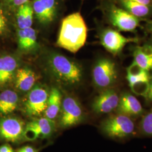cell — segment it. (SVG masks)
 <instances>
[{
  "mask_svg": "<svg viewBox=\"0 0 152 152\" xmlns=\"http://www.w3.org/2000/svg\"><path fill=\"white\" fill-rule=\"evenodd\" d=\"M87 28L80 12L73 13L63 20L57 40L60 48L76 53L86 42Z\"/></svg>",
  "mask_w": 152,
  "mask_h": 152,
  "instance_id": "1",
  "label": "cell"
},
{
  "mask_svg": "<svg viewBox=\"0 0 152 152\" xmlns=\"http://www.w3.org/2000/svg\"><path fill=\"white\" fill-rule=\"evenodd\" d=\"M50 65L55 75L61 81L76 84L81 80V67L63 55H54L50 60Z\"/></svg>",
  "mask_w": 152,
  "mask_h": 152,
  "instance_id": "2",
  "label": "cell"
},
{
  "mask_svg": "<svg viewBox=\"0 0 152 152\" xmlns=\"http://www.w3.org/2000/svg\"><path fill=\"white\" fill-rule=\"evenodd\" d=\"M102 129L109 137L125 138L134 133L135 124L130 117L117 113L110 116L104 122Z\"/></svg>",
  "mask_w": 152,
  "mask_h": 152,
  "instance_id": "3",
  "label": "cell"
},
{
  "mask_svg": "<svg viewBox=\"0 0 152 152\" xmlns=\"http://www.w3.org/2000/svg\"><path fill=\"white\" fill-rule=\"evenodd\" d=\"M117 77L118 71L115 64L108 58L98 60L93 68V81L99 88H110L117 81Z\"/></svg>",
  "mask_w": 152,
  "mask_h": 152,
  "instance_id": "4",
  "label": "cell"
},
{
  "mask_svg": "<svg viewBox=\"0 0 152 152\" xmlns=\"http://www.w3.org/2000/svg\"><path fill=\"white\" fill-rule=\"evenodd\" d=\"M126 80L132 92L146 98L152 80L149 72L141 68L133 61L127 68Z\"/></svg>",
  "mask_w": 152,
  "mask_h": 152,
  "instance_id": "5",
  "label": "cell"
},
{
  "mask_svg": "<svg viewBox=\"0 0 152 152\" xmlns=\"http://www.w3.org/2000/svg\"><path fill=\"white\" fill-rule=\"evenodd\" d=\"M108 16L110 23L119 31L134 32L140 26V19L113 4L109 6Z\"/></svg>",
  "mask_w": 152,
  "mask_h": 152,
  "instance_id": "6",
  "label": "cell"
},
{
  "mask_svg": "<svg viewBox=\"0 0 152 152\" xmlns=\"http://www.w3.org/2000/svg\"><path fill=\"white\" fill-rule=\"evenodd\" d=\"M26 125L22 120L15 117L4 116L0 118V139L18 142L24 139Z\"/></svg>",
  "mask_w": 152,
  "mask_h": 152,
  "instance_id": "7",
  "label": "cell"
},
{
  "mask_svg": "<svg viewBox=\"0 0 152 152\" xmlns=\"http://www.w3.org/2000/svg\"><path fill=\"white\" fill-rule=\"evenodd\" d=\"M100 39L104 48L114 56L120 54L127 44L139 41L137 38L126 37L118 31L109 28L104 30Z\"/></svg>",
  "mask_w": 152,
  "mask_h": 152,
  "instance_id": "8",
  "label": "cell"
},
{
  "mask_svg": "<svg viewBox=\"0 0 152 152\" xmlns=\"http://www.w3.org/2000/svg\"><path fill=\"white\" fill-rule=\"evenodd\" d=\"M49 94L41 86L33 87L28 93L24 104L26 113L29 116H38L45 113Z\"/></svg>",
  "mask_w": 152,
  "mask_h": 152,
  "instance_id": "9",
  "label": "cell"
},
{
  "mask_svg": "<svg viewBox=\"0 0 152 152\" xmlns=\"http://www.w3.org/2000/svg\"><path fill=\"white\" fill-rule=\"evenodd\" d=\"M59 124L63 127H69L80 123L83 118L81 107L75 99L65 98L62 103Z\"/></svg>",
  "mask_w": 152,
  "mask_h": 152,
  "instance_id": "10",
  "label": "cell"
},
{
  "mask_svg": "<svg viewBox=\"0 0 152 152\" xmlns=\"http://www.w3.org/2000/svg\"><path fill=\"white\" fill-rule=\"evenodd\" d=\"M55 130V124L53 120L42 117L33 120L26 125L24 139L34 140L44 139L51 136Z\"/></svg>",
  "mask_w": 152,
  "mask_h": 152,
  "instance_id": "11",
  "label": "cell"
},
{
  "mask_svg": "<svg viewBox=\"0 0 152 152\" xmlns=\"http://www.w3.org/2000/svg\"><path fill=\"white\" fill-rule=\"evenodd\" d=\"M119 100L120 96L115 90L105 88L95 98L92 103V109L98 114L109 113L116 110Z\"/></svg>",
  "mask_w": 152,
  "mask_h": 152,
  "instance_id": "12",
  "label": "cell"
},
{
  "mask_svg": "<svg viewBox=\"0 0 152 152\" xmlns=\"http://www.w3.org/2000/svg\"><path fill=\"white\" fill-rule=\"evenodd\" d=\"M117 113L124 114L130 117L139 116L143 113L141 103L137 99L129 92H124L120 96Z\"/></svg>",
  "mask_w": 152,
  "mask_h": 152,
  "instance_id": "13",
  "label": "cell"
},
{
  "mask_svg": "<svg viewBox=\"0 0 152 152\" xmlns=\"http://www.w3.org/2000/svg\"><path fill=\"white\" fill-rule=\"evenodd\" d=\"M33 10L38 21L47 24L53 21L56 14L55 0H34Z\"/></svg>",
  "mask_w": 152,
  "mask_h": 152,
  "instance_id": "14",
  "label": "cell"
},
{
  "mask_svg": "<svg viewBox=\"0 0 152 152\" xmlns=\"http://www.w3.org/2000/svg\"><path fill=\"white\" fill-rule=\"evenodd\" d=\"M18 66V61L13 56H0V87L5 86L14 80Z\"/></svg>",
  "mask_w": 152,
  "mask_h": 152,
  "instance_id": "15",
  "label": "cell"
},
{
  "mask_svg": "<svg viewBox=\"0 0 152 152\" xmlns=\"http://www.w3.org/2000/svg\"><path fill=\"white\" fill-rule=\"evenodd\" d=\"M15 78L16 88L23 92L30 91L37 79L35 73L27 68L18 69Z\"/></svg>",
  "mask_w": 152,
  "mask_h": 152,
  "instance_id": "16",
  "label": "cell"
},
{
  "mask_svg": "<svg viewBox=\"0 0 152 152\" xmlns=\"http://www.w3.org/2000/svg\"><path fill=\"white\" fill-rule=\"evenodd\" d=\"M19 97L15 91L5 90L0 92V115L7 116L13 113L18 106Z\"/></svg>",
  "mask_w": 152,
  "mask_h": 152,
  "instance_id": "17",
  "label": "cell"
},
{
  "mask_svg": "<svg viewBox=\"0 0 152 152\" xmlns=\"http://www.w3.org/2000/svg\"><path fill=\"white\" fill-rule=\"evenodd\" d=\"M117 1L121 7L139 19H141L152 15V6L127 0H117Z\"/></svg>",
  "mask_w": 152,
  "mask_h": 152,
  "instance_id": "18",
  "label": "cell"
},
{
  "mask_svg": "<svg viewBox=\"0 0 152 152\" xmlns=\"http://www.w3.org/2000/svg\"><path fill=\"white\" fill-rule=\"evenodd\" d=\"M61 105V95L59 90L56 88L51 89L49 94L46 109L45 111V117L53 120L60 112Z\"/></svg>",
  "mask_w": 152,
  "mask_h": 152,
  "instance_id": "19",
  "label": "cell"
},
{
  "mask_svg": "<svg viewBox=\"0 0 152 152\" xmlns=\"http://www.w3.org/2000/svg\"><path fill=\"white\" fill-rule=\"evenodd\" d=\"M134 62L141 68L152 71V48L136 47L134 51Z\"/></svg>",
  "mask_w": 152,
  "mask_h": 152,
  "instance_id": "20",
  "label": "cell"
},
{
  "mask_svg": "<svg viewBox=\"0 0 152 152\" xmlns=\"http://www.w3.org/2000/svg\"><path fill=\"white\" fill-rule=\"evenodd\" d=\"M18 39L19 48L23 51H29L34 49L37 44L36 31L32 27L19 29Z\"/></svg>",
  "mask_w": 152,
  "mask_h": 152,
  "instance_id": "21",
  "label": "cell"
},
{
  "mask_svg": "<svg viewBox=\"0 0 152 152\" xmlns=\"http://www.w3.org/2000/svg\"><path fill=\"white\" fill-rule=\"evenodd\" d=\"M33 13L32 6L28 2L18 7L16 14V22L19 29L31 27Z\"/></svg>",
  "mask_w": 152,
  "mask_h": 152,
  "instance_id": "22",
  "label": "cell"
},
{
  "mask_svg": "<svg viewBox=\"0 0 152 152\" xmlns=\"http://www.w3.org/2000/svg\"><path fill=\"white\" fill-rule=\"evenodd\" d=\"M140 127L144 134L152 136V109L142 117L140 123Z\"/></svg>",
  "mask_w": 152,
  "mask_h": 152,
  "instance_id": "23",
  "label": "cell"
},
{
  "mask_svg": "<svg viewBox=\"0 0 152 152\" xmlns=\"http://www.w3.org/2000/svg\"><path fill=\"white\" fill-rule=\"evenodd\" d=\"M9 29L8 21L3 10L0 8V36H3Z\"/></svg>",
  "mask_w": 152,
  "mask_h": 152,
  "instance_id": "24",
  "label": "cell"
},
{
  "mask_svg": "<svg viewBox=\"0 0 152 152\" xmlns=\"http://www.w3.org/2000/svg\"><path fill=\"white\" fill-rule=\"evenodd\" d=\"M7 5L11 7H19V6L26 4L29 0H4Z\"/></svg>",
  "mask_w": 152,
  "mask_h": 152,
  "instance_id": "25",
  "label": "cell"
},
{
  "mask_svg": "<svg viewBox=\"0 0 152 152\" xmlns=\"http://www.w3.org/2000/svg\"><path fill=\"white\" fill-rule=\"evenodd\" d=\"M0 152H14V151L10 145L4 144L0 147Z\"/></svg>",
  "mask_w": 152,
  "mask_h": 152,
  "instance_id": "26",
  "label": "cell"
},
{
  "mask_svg": "<svg viewBox=\"0 0 152 152\" xmlns=\"http://www.w3.org/2000/svg\"><path fill=\"white\" fill-rule=\"evenodd\" d=\"M127 1L136 2L137 3H140L146 5L152 6V0H127Z\"/></svg>",
  "mask_w": 152,
  "mask_h": 152,
  "instance_id": "27",
  "label": "cell"
},
{
  "mask_svg": "<svg viewBox=\"0 0 152 152\" xmlns=\"http://www.w3.org/2000/svg\"><path fill=\"white\" fill-rule=\"evenodd\" d=\"M146 98L152 102V79L151 81L150 84H149V89H148V91Z\"/></svg>",
  "mask_w": 152,
  "mask_h": 152,
  "instance_id": "28",
  "label": "cell"
},
{
  "mask_svg": "<svg viewBox=\"0 0 152 152\" xmlns=\"http://www.w3.org/2000/svg\"><path fill=\"white\" fill-rule=\"evenodd\" d=\"M19 151L21 152H37L36 150L30 146L23 147L22 149H19Z\"/></svg>",
  "mask_w": 152,
  "mask_h": 152,
  "instance_id": "29",
  "label": "cell"
},
{
  "mask_svg": "<svg viewBox=\"0 0 152 152\" xmlns=\"http://www.w3.org/2000/svg\"><path fill=\"white\" fill-rule=\"evenodd\" d=\"M147 29L149 32L152 33V20L148 21L147 25Z\"/></svg>",
  "mask_w": 152,
  "mask_h": 152,
  "instance_id": "30",
  "label": "cell"
},
{
  "mask_svg": "<svg viewBox=\"0 0 152 152\" xmlns=\"http://www.w3.org/2000/svg\"><path fill=\"white\" fill-rule=\"evenodd\" d=\"M19 151V152H20V151H19H19Z\"/></svg>",
  "mask_w": 152,
  "mask_h": 152,
  "instance_id": "31",
  "label": "cell"
},
{
  "mask_svg": "<svg viewBox=\"0 0 152 152\" xmlns=\"http://www.w3.org/2000/svg\"><path fill=\"white\" fill-rule=\"evenodd\" d=\"M18 152H19V151H18Z\"/></svg>",
  "mask_w": 152,
  "mask_h": 152,
  "instance_id": "32",
  "label": "cell"
}]
</instances>
